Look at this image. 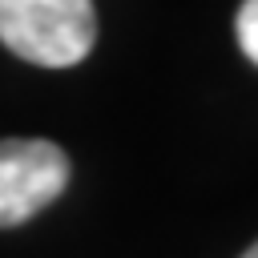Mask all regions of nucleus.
<instances>
[{
  "mask_svg": "<svg viewBox=\"0 0 258 258\" xmlns=\"http://www.w3.org/2000/svg\"><path fill=\"white\" fill-rule=\"evenodd\" d=\"M0 40L44 69L81 64L97 44L93 0H0Z\"/></svg>",
  "mask_w": 258,
  "mask_h": 258,
  "instance_id": "nucleus-1",
  "label": "nucleus"
},
{
  "mask_svg": "<svg viewBox=\"0 0 258 258\" xmlns=\"http://www.w3.org/2000/svg\"><path fill=\"white\" fill-rule=\"evenodd\" d=\"M234 32H238V44L242 52L258 64V0H246L238 8V20H234Z\"/></svg>",
  "mask_w": 258,
  "mask_h": 258,
  "instance_id": "nucleus-3",
  "label": "nucleus"
},
{
  "mask_svg": "<svg viewBox=\"0 0 258 258\" xmlns=\"http://www.w3.org/2000/svg\"><path fill=\"white\" fill-rule=\"evenodd\" d=\"M69 181V157L40 137L0 141V226H20L40 214Z\"/></svg>",
  "mask_w": 258,
  "mask_h": 258,
  "instance_id": "nucleus-2",
  "label": "nucleus"
},
{
  "mask_svg": "<svg viewBox=\"0 0 258 258\" xmlns=\"http://www.w3.org/2000/svg\"><path fill=\"white\" fill-rule=\"evenodd\" d=\"M242 258H258V242H254V246H250V250H246Z\"/></svg>",
  "mask_w": 258,
  "mask_h": 258,
  "instance_id": "nucleus-4",
  "label": "nucleus"
}]
</instances>
